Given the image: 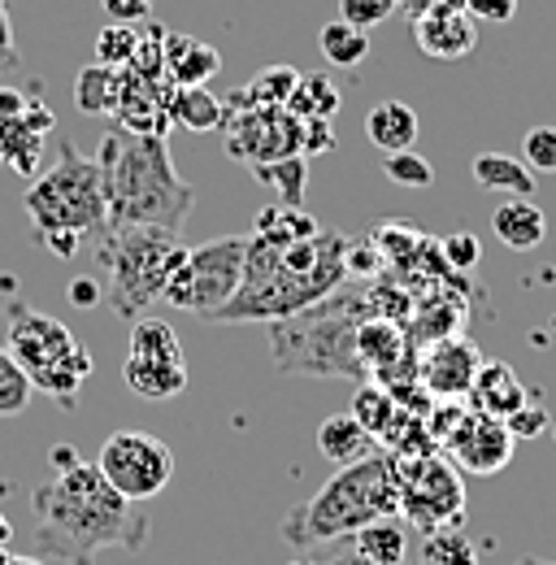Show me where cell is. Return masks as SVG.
I'll list each match as a JSON object with an SVG mask.
<instances>
[{"instance_id":"cell-32","label":"cell","mask_w":556,"mask_h":565,"mask_svg":"<svg viewBox=\"0 0 556 565\" xmlns=\"http://www.w3.org/2000/svg\"><path fill=\"white\" fill-rule=\"evenodd\" d=\"M318 49H322V57H327L331 66L356 71V66L370 57V35L356 31V26H348L344 18H335V22H327V26L318 31Z\"/></svg>"},{"instance_id":"cell-51","label":"cell","mask_w":556,"mask_h":565,"mask_svg":"<svg viewBox=\"0 0 556 565\" xmlns=\"http://www.w3.org/2000/svg\"><path fill=\"white\" fill-rule=\"evenodd\" d=\"M53 470H70V466H78V448L74 444H53Z\"/></svg>"},{"instance_id":"cell-37","label":"cell","mask_w":556,"mask_h":565,"mask_svg":"<svg viewBox=\"0 0 556 565\" xmlns=\"http://www.w3.org/2000/svg\"><path fill=\"white\" fill-rule=\"evenodd\" d=\"M139 49V31L136 26H122V22H109L100 35H96V62L109 66V71H127L131 57Z\"/></svg>"},{"instance_id":"cell-16","label":"cell","mask_w":556,"mask_h":565,"mask_svg":"<svg viewBox=\"0 0 556 565\" xmlns=\"http://www.w3.org/2000/svg\"><path fill=\"white\" fill-rule=\"evenodd\" d=\"M118 127L131 136H157L174 127L170 118V83L165 78H139L136 71H122V96H118Z\"/></svg>"},{"instance_id":"cell-36","label":"cell","mask_w":556,"mask_h":565,"mask_svg":"<svg viewBox=\"0 0 556 565\" xmlns=\"http://www.w3.org/2000/svg\"><path fill=\"white\" fill-rule=\"evenodd\" d=\"M35 387L26 379V370L9 356V349H0V418H18L31 405Z\"/></svg>"},{"instance_id":"cell-41","label":"cell","mask_w":556,"mask_h":565,"mask_svg":"<svg viewBox=\"0 0 556 565\" xmlns=\"http://www.w3.org/2000/svg\"><path fill=\"white\" fill-rule=\"evenodd\" d=\"M504 426H509V435L522 444V439H535V435H544L548 426H553V414L544 409V396L535 392V401H526L513 418H504Z\"/></svg>"},{"instance_id":"cell-57","label":"cell","mask_w":556,"mask_h":565,"mask_svg":"<svg viewBox=\"0 0 556 565\" xmlns=\"http://www.w3.org/2000/svg\"><path fill=\"white\" fill-rule=\"evenodd\" d=\"M553 435H556V418H553Z\"/></svg>"},{"instance_id":"cell-9","label":"cell","mask_w":556,"mask_h":565,"mask_svg":"<svg viewBox=\"0 0 556 565\" xmlns=\"http://www.w3.org/2000/svg\"><path fill=\"white\" fill-rule=\"evenodd\" d=\"M244 257H248V235H222L201 248H188V257L174 266V275L165 282L161 300L192 318L213 322L244 282Z\"/></svg>"},{"instance_id":"cell-38","label":"cell","mask_w":556,"mask_h":565,"mask_svg":"<svg viewBox=\"0 0 556 565\" xmlns=\"http://www.w3.org/2000/svg\"><path fill=\"white\" fill-rule=\"evenodd\" d=\"M383 174L396 183V188H430L435 183V166L414 152V148H405V152H387L383 157Z\"/></svg>"},{"instance_id":"cell-3","label":"cell","mask_w":556,"mask_h":565,"mask_svg":"<svg viewBox=\"0 0 556 565\" xmlns=\"http://www.w3.org/2000/svg\"><path fill=\"white\" fill-rule=\"evenodd\" d=\"M96 166L105 179L109 231L114 226H161V231L183 235L188 213L196 205V192L174 170L165 140L131 136V131L114 127L100 140Z\"/></svg>"},{"instance_id":"cell-20","label":"cell","mask_w":556,"mask_h":565,"mask_svg":"<svg viewBox=\"0 0 556 565\" xmlns=\"http://www.w3.org/2000/svg\"><path fill=\"white\" fill-rule=\"evenodd\" d=\"M491 231L513 253H531L548 235V213L539 210L531 196H509V201H500L495 213H491Z\"/></svg>"},{"instance_id":"cell-17","label":"cell","mask_w":556,"mask_h":565,"mask_svg":"<svg viewBox=\"0 0 556 565\" xmlns=\"http://www.w3.org/2000/svg\"><path fill=\"white\" fill-rule=\"evenodd\" d=\"M417 49L435 62H461L479 44V22L466 9H430L414 22Z\"/></svg>"},{"instance_id":"cell-42","label":"cell","mask_w":556,"mask_h":565,"mask_svg":"<svg viewBox=\"0 0 556 565\" xmlns=\"http://www.w3.org/2000/svg\"><path fill=\"white\" fill-rule=\"evenodd\" d=\"M439 253H443V262H448V270H452V275L474 270V266H479V257H483V248H479V239H474L470 231L439 239Z\"/></svg>"},{"instance_id":"cell-35","label":"cell","mask_w":556,"mask_h":565,"mask_svg":"<svg viewBox=\"0 0 556 565\" xmlns=\"http://www.w3.org/2000/svg\"><path fill=\"white\" fill-rule=\"evenodd\" d=\"M296 83H300V71H291V66H266V71L253 74V83L244 87V96L253 105H261V109H287Z\"/></svg>"},{"instance_id":"cell-7","label":"cell","mask_w":556,"mask_h":565,"mask_svg":"<svg viewBox=\"0 0 556 565\" xmlns=\"http://www.w3.org/2000/svg\"><path fill=\"white\" fill-rule=\"evenodd\" d=\"M188 257L183 235L161 231V226H114L96 244V262L109 275L105 300L118 318L136 322L148 313L152 300H161L174 266Z\"/></svg>"},{"instance_id":"cell-30","label":"cell","mask_w":556,"mask_h":565,"mask_svg":"<svg viewBox=\"0 0 556 565\" xmlns=\"http://www.w3.org/2000/svg\"><path fill=\"white\" fill-rule=\"evenodd\" d=\"M127 356H139V361H183V344H179V335H174L170 322L143 313V318L131 322Z\"/></svg>"},{"instance_id":"cell-29","label":"cell","mask_w":556,"mask_h":565,"mask_svg":"<svg viewBox=\"0 0 556 565\" xmlns=\"http://www.w3.org/2000/svg\"><path fill=\"white\" fill-rule=\"evenodd\" d=\"M405 414H409V409H400L396 396H392L387 387H378V383H365V387L356 392V401H352V418L365 426L374 439H383V444L400 430Z\"/></svg>"},{"instance_id":"cell-10","label":"cell","mask_w":556,"mask_h":565,"mask_svg":"<svg viewBox=\"0 0 556 565\" xmlns=\"http://www.w3.org/2000/svg\"><path fill=\"white\" fill-rule=\"evenodd\" d=\"M396 461V483H400V518L426 531L443 526H466V483L461 470L443 452L426 457H392Z\"/></svg>"},{"instance_id":"cell-47","label":"cell","mask_w":556,"mask_h":565,"mask_svg":"<svg viewBox=\"0 0 556 565\" xmlns=\"http://www.w3.org/2000/svg\"><path fill=\"white\" fill-rule=\"evenodd\" d=\"M18 66V49H13V22H9V4L0 0V71Z\"/></svg>"},{"instance_id":"cell-39","label":"cell","mask_w":556,"mask_h":565,"mask_svg":"<svg viewBox=\"0 0 556 565\" xmlns=\"http://www.w3.org/2000/svg\"><path fill=\"white\" fill-rule=\"evenodd\" d=\"M522 161L535 174H556V127H531L522 140Z\"/></svg>"},{"instance_id":"cell-21","label":"cell","mask_w":556,"mask_h":565,"mask_svg":"<svg viewBox=\"0 0 556 565\" xmlns=\"http://www.w3.org/2000/svg\"><path fill=\"white\" fill-rule=\"evenodd\" d=\"M352 553L370 565H405L409 562V522L396 513V518H378L361 526L352 535Z\"/></svg>"},{"instance_id":"cell-44","label":"cell","mask_w":556,"mask_h":565,"mask_svg":"<svg viewBox=\"0 0 556 565\" xmlns=\"http://www.w3.org/2000/svg\"><path fill=\"white\" fill-rule=\"evenodd\" d=\"M335 148V131L327 118H300V157H318Z\"/></svg>"},{"instance_id":"cell-22","label":"cell","mask_w":556,"mask_h":565,"mask_svg":"<svg viewBox=\"0 0 556 565\" xmlns=\"http://www.w3.org/2000/svg\"><path fill=\"white\" fill-rule=\"evenodd\" d=\"M318 448H322L327 461L352 466V461L374 457L378 452V439L356 423L352 414H331V418H322V426H318Z\"/></svg>"},{"instance_id":"cell-6","label":"cell","mask_w":556,"mask_h":565,"mask_svg":"<svg viewBox=\"0 0 556 565\" xmlns=\"http://www.w3.org/2000/svg\"><path fill=\"white\" fill-rule=\"evenodd\" d=\"M374 318L370 287H340L327 300L270 322V353L282 374H327L365 379L356 356V327Z\"/></svg>"},{"instance_id":"cell-56","label":"cell","mask_w":556,"mask_h":565,"mask_svg":"<svg viewBox=\"0 0 556 565\" xmlns=\"http://www.w3.org/2000/svg\"><path fill=\"white\" fill-rule=\"evenodd\" d=\"M9 557H13V553H9V548H0V565L9 562Z\"/></svg>"},{"instance_id":"cell-13","label":"cell","mask_w":556,"mask_h":565,"mask_svg":"<svg viewBox=\"0 0 556 565\" xmlns=\"http://www.w3.org/2000/svg\"><path fill=\"white\" fill-rule=\"evenodd\" d=\"M513 448L517 439L509 435V426L500 418H487L479 409H466L461 426L448 435V444L439 448L461 475H500L509 461H513Z\"/></svg>"},{"instance_id":"cell-5","label":"cell","mask_w":556,"mask_h":565,"mask_svg":"<svg viewBox=\"0 0 556 565\" xmlns=\"http://www.w3.org/2000/svg\"><path fill=\"white\" fill-rule=\"evenodd\" d=\"M400 513V483H396V461L392 452H374L365 461L340 466L309 500H300L282 518V540L291 548H318L335 544L344 535H356L361 526L378 518Z\"/></svg>"},{"instance_id":"cell-46","label":"cell","mask_w":556,"mask_h":565,"mask_svg":"<svg viewBox=\"0 0 556 565\" xmlns=\"http://www.w3.org/2000/svg\"><path fill=\"white\" fill-rule=\"evenodd\" d=\"M466 13L474 22H509L517 13V0H466Z\"/></svg>"},{"instance_id":"cell-40","label":"cell","mask_w":556,"mask_h":565,"mask_svg":"<svg viewBox=\"0 0 556 565\" xmlns=\"http://www.w3.org/2000/svg\"><path fill=\"white\" fill-rule=\"evenodd\" d=\"M392 13H396V0H340V18L356 31L383 26Z\"/></svg>"},{"instance_id":"cell-34","label":"cell","mask_w":556,"mask_h":565,"mask_svg":"<svg viewBox=\"0 0 556 565\" xmlns=\"http://www.w3.org/2000/svg\"><path fill=\"white\" fill-rule=\"evenodd\" d=\"M253 179L266 183V188H275L287 210H300V201H304V183H309V157H282V161L253 166Z\"/></svg>"},{"instance_id":"cell-1","label":"cell","mask_w":556,"mask_h":565,"mask_svg":"<svg viewBox=\"0 0 556 565\" xmlns=\"http://www.w3.org/2000/svg\"><path fill=\"white\" fill-rule=\"evenodd\" d=\"M152 535L148 513L118 495L96 461L57 470L31 492V557L62 565H92L100 553H139Z\"/></svg>"},{"instance_id":"cell-54","label":"cell","mask_w":556,"mask_h":565,"mask_svg":"<svg viewBox=\"0 0 556 565\" xmlns=\"http://www.w3.org/2000/svg\"><path fill=\"white\" fill-rule=\"evenodd\" d=\"M513 565H556V562H548V557H517Z\"/></svg>"},{"instance_id":"cell-52","label":"cell","mask_w":556,"mask_h":565,"mask_svg":"<svg viewBox=\"0 0 556 565\" xmlns=\"http://www.w3.org/2000/svg\"><path fill=\"white\" fill-rule=\"evenodd\" d=\"M13 544V526H9V518L0 513V548H9Z\"/></svg>"},{"instance_id":"cell-14","label":"cell","mask_w":556,"mask_h":565,"mask_svg":"<svg viewBox=\"0 0 556 565\" xmlns=\"http://www.w3.org/2000/svg\"><path fill=\"white\" fill-rule=\"evenodd\" d=\"M479 370H483V353L466 335L435 340L417 356V383L426 387L430 401H466Z\"/></svg>"},{"instance_id":"cell-8","label":"cell","mask_w":556,"mask_h":565,"mask_svg":"<svg viewBox=\"0 0 556 565\" xmlns=\"http://www.w3.org/2000/svg\"><path fill=\"white\" fill-rule=\"evenodd\" d=\"M4 349L26 370L31 387L53 396L62 409L78 405V387L87 383V374L96 365L87 344L70 331L66 322H57L53 313H40V309H31L22 300H9Z\"/></svg>"},{"instance_id":"cell-18","label":"cell","mask_w":556,"mask_h":565,"mask_svg":"<svg viewBox=\"0 0 556 565\" xmlns=\"http://www.w3.org/2000/svg\"><path fill=\"white\" fill-rule=\"evenodd\" d=\"M470 409H479L487 418H513L526 401H531V387L513 374V365H504V361H483V370H479V379H474V387H470Z\"/></svg>"},{"instance_id":"cell-28","label":"cell","mask_w":556,"mask_h":565,"mask_svg":"<svg viewBox=\"0 0 556 565\" xmlns=\"http://www.w3.org/2000/svg\"><path fill=\"white\" fill-rule=\"evenodd\" d=\"M170 118L196 136L205 131H222V118H226V105L209 92V87H170Z\"/></svg>"},{"instance_id":"cell-50","label":"cell","mask_w":556,"mask_h":565,"mask_svg":"<svg viewBox=\"0 0 556 565\" xmlns=\"http://www.w3.org/2000/svg\"><path fill=\"white\" fill-rule=\"evenodd\" d=\"M100 296H105V291H100V287H96L92 279H74V282H70V300H74V305H83V309L100 305Z\"/></svg>"},{"instance_id":"cell-23","label":"cell","mask_w":556,"mask_h":565,"mask_svg":"<svg viewBox=\"0 0 556 565\" xmlns=\"http://www.w3.org/2000/svg\"><path fill=\"white\" fill-rule=\"evenodd\" d=\"M470 174L483 192H500V196H531L535 201V170L517 157H504V152H479L470 161Z\"/></svg>"},{"instance_id":"cell-43","label":"cell","mask_w":556,"mask_h":565,"mask_svg":"<svg viewBox=\"0 0 556 565\" xmlns=\"http://www.w3.org/2000/svg\"><path fill=\"white\" fill-rule=\"evenodd\" d=\"M344 270L348 275H356V279L374 282L383 270H387V262H383V253L365 239V244H348L344 248Z\"/></svg>"},{"instance_id":"cell-4","label":"cell","mask_w":556,"mask_h":565,"mask_svg":"<svg viewBox=\"0 0 556 565\" xmlns=\"http://www.w3.org/2000/svg\"><path fill=\"white\" fill-rule=\"evenodd\" d=\"M22 210L31 217L35 239L57 257L70 262L83 253V244H100L109 231V205H105V179L96 157H83L74 143L57 148V161L31 179Z\"/></svg>"},{"instance_id":"cell-33","label":"cell","mask_w":556,"mask_h":565,"mask_svg":"<svg viewBox=\"0 0 556 565\" xmlns=\"http://www.w3.org/2000/svg\"><path fill=\"white\" fill-rule=\"evenodd\" d=\"M287 109L296 118H327L331 122L340 114V87L331 83V74H300Z\"/></svg>"},{"instance_id":"cell-19","label":"cell","mask_w":556,"mask_h":565,"mask_svg":"<svg viewBox=\"0 0 556 565\" xmlns=\"http://www.w3.org/2000/svg\"><path fill=\"white\" fill-rule=\"evenodd\" d=\"M161 57H165V83H170V87H209V78L222 71L217 49L201 44L196 35H174V31H165Z\"/></svg>"},{"instance_id":"cell-25","label":"cell","mask_w":556,"mask_h":565,"mask_svg":"<svg viewBox=\"0 0 556 565\" xmlns=\"http://www.w3.org/2000/svg\"><path fill=\"white\" fill-rule=\"evenodd\" d=\"M122 379L143 401H174L188 387V361H139V356H127Z\"/></svg>"},{"instance_id":"cell-27","label":"cell","mask_w":556,"mask_h":565,"mask_svg":"<svg viewBox=\"0 0 556 565\" xmlns=\"http://www.w3.org/2000/svg\"><path fill=\"white\" fill-rule=\"evenodd\" d=\"M461 322H466V305L452 300V296H430L426 305H414L409 313V335H414L417 349L435 344V340H448V335H461Z\"/></svg>"},{"instance_id":"cell-49","label":"cell","mask_w":556,"mask_h":565,"mask_svg":"<svg viewBox=\"0 0 556 565\" xmlns=\"http://www.w3.org/2000/svg\"><path fill=\"white\" fill-rule=\"evenodd\" d=\"M26 100H31V92H22V87H4V83H0V122H4V118H18V114L26 109Z\"/></svg>"},{"instance_id":"cell-48","label":"cell","mask_w":556,"mask_h":565,"mask_svg":"<svg viewBox=\"0 0 556 565\" xmlns=\"http://www.w3.org/2000/svg\"><path fill=\"white\" fill-rule=\"evenodd\" d=\"M430 9H466V0H396V13H405L409 22H417Z\"/></svg>"},{"instance_id":"cell-15","label":"cell","mask_w":556,"mask_h":565,"mask_svg":"<svg viewBox=\"0 0 556 565\" xmlns=\"http://www.w3.org/2000/svg\"><path fill=\"white\" fill-rule=\"evenodd\" d=\"M35 92H40V87H31V100H26V109H22L18 118H4V122H0V166H9V170L22 174V179H35V174H40L44 136L57 127V114H53L44 100L35 105Z\"/></svg>"},{"instance_id":"cell-12","label":"cell","mask_w":556,"mask_h":565,"mask_svg":"<svg viewBox=\"0 0 556 565\" xmlns=\"http://www.w3.org/2000/svg\"><path fill=\"white\" fill-rule=\"evenodd\" d=\"M222 136H226V152L248 170L282 157H300V118L291 109H261V105L226 109Z\"/></svg>"},{"instance_id":"cell-53","label":"cell","mask_w":556,"mask_h":565,"mask_svg":"<svg viewBox=\"0 0 556 565\" xmlns=\"http://www.w3.org/2000/svg\"><path fill=\"white\" fill-rule=\"evenodd\" d=\"M4 565H49V562H40V557H9Z\"/></svg>"},{"instance_id":"cell-26","label":"cell","mask_w":556,"mask_h":565,"mask_svg":"<svg viewBox=\"0 0 556 565\" xmlns=\"http://www.w3.org/2000/svg\"><path fill=\"white\" fill-rule=\"evenodd\" d=\"M118 96H122V71H109L96 62V66H83L74 78V105L87 118H114Z\"/></svg>"},{"instance_id":"cell-31","label":"cell","mask_w":556,"mask_h":565,"mask_svg":"<svg viewBox=\"0 0 556 565\" xmlns=\"http://www.w3.org/2000/svg\"><path fill=\"white\" fill-rule=\"evenodd\" d=\"M417 565H483L474 540L461 526H443V531H426L417 544Z\"/></svg>"},{"instance_id":"cell-24","label":"cell","mask_w":556,"mask_h":565,"mask_svg":"<svg viewBox=\"0 0 556 565\" xmlns=\"http://www.w3.org/2000/svg\"><path fill=\"white\" fill-rule=\"evenodd\" d=\"M417 131H421V122H417V114L405 100H378V105L365 114V136H370L374 148H383V157L414 148Z\"/></svg>"},{"instance_id":"cell-45","label":"cell","mask_w":556,"mask_h":565,"mask_svg":"<svg viewBox=\"0 0 556 565\" xmlns=\"http://www.w3.org/2000/svg\"><path fill=\"white\" fill-rule=\"evenodd\" d=\"M152 4L157 0H100V9L109 13V22H122V26H136L152 18Z\"/></svg>"},{"instance_id":"cell-55","label":"cell","mask_w":556,"mask_h":565,"mask_svg":"<svg viewBox=\"0 0 556 565\" xmlns=\"http://www.w3.org/2000/svg\"><path fill=\"white\" fill-rule=\"evenodd\" d=\"M291 565H322V562H313V557H296Z\"/></svg>"},{"instance_id":"cell-2","label":"cell","mask_w":556,"mask_h":565,"mask_svg":"<svg viewBox=\"0 0 556 565\" xmlns=\"http://www.w3.org/2000/svg\"><path fill=\"white\" fill-rule=\"evenodd\" d=\"M348 239L335 231H318L309 239H257L248 235V257H244V282L231 296V305L213 318L217 327H239V322H278L291 318L331 291H340L348 279L344 270Z\"/></svg>"},{"instance_id":"cell-11","label":"cell","mask_w":556,"mask_h":565,"mask_svg":"<svg viewBox=\"0 0 556 565\" xmlns=\"http://www.w3.org/2000/svg\"><path fill=\"white\" fill-rule=\"evenodd\" d=\"M96 470L105 475V483L127 500H152L170 488L174 479V448L152 435V430H114L105 444H100V457H96Z\"/></svg>"}]
</instances>
